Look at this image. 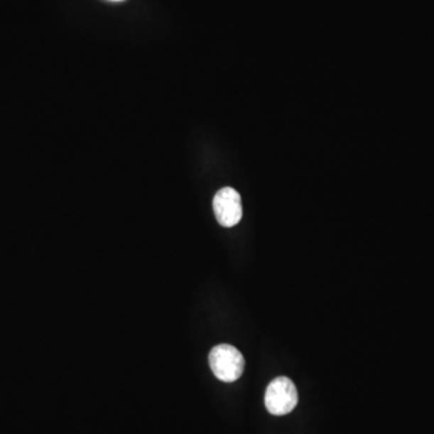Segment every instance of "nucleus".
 Instances as JSON below:
<instances>
[{
    "mask_svg": "<svg viewBox=\"0 0 434 434\" xmlns=\"http://www.w3.org/2000/svg\"><path fill=\"white\" fill-rule=\"evenodd\" d=\"M209 363L216 378L223 383H234L243 375L245 361L237 347L221 344L209 354Z\"/></svg>",
    "mask_w": 434,
    "mask_h": 434,
    "instance_id": "obj_1",
    "label": "nucleus"
},
{
    "mask_svg": "<svg viewBox=\"0 0 434 434\" xmlns=\"http://www.w3.org/2000/svg\"><path fill=\"white\" fill-rule=\"evenodd\" d=\"M264 403L271 415L290 414L298 403V394L293 381L286 376L274 379L268 385Z\"/></svg>",
    "mask_w": 434,
    "mask_h": 434,
    "instance_id": "obj_2",
    "label": "nucleus"
},
{
    "mask_svg": "<svg viewBox=\"0 0 434 434\" xmlns=\"http://www.w3.org/2000/svg\"><path fill=\"white\" fill-rule=\"evenodd\" d=\"M212 205L217 222L223 227H233L243 217L242 198L234 188H224L219 190L216 193Z\"/></svg>",
    "mask_w": 434,
    "mask_h": 434,
    "instance_id": "obj_3",
    "label": "nucleus"
},
{
    "mask_svg": "<svg viewBox=\"0 0 434 434\" xmlns=\"http://www.w3.org/2000/svg\"><path fill=\"white\" fill-rule=\"evenodd\" d=\"M114 1H121V0H114Z\"/></svg>",
    "mask_w": 434,
    "mask_h": 434,
    "instance_id": "obj_4",
    "label": "nucleus"
}]
</instances>
